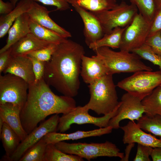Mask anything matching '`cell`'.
<instances>
[{
  "label": "cell",
  "mask_w": 161,
  "mask_h": 161,
  "mask_svg": "<svg viewBox=\"0 0 161 161\" xmlns=\"http://www.w3.org/2000/svg\"><path fill=\"white\" fill-rule=\"evenodd\" d=\"M4 122L2 119L0 117V133H1Z\"/></svg>",
  "instance_id": "44"
},
{
  "label": "cell",
  "mask_w": 161,
  "mask_h": 161,
  "mask_svg": "<svg viewBox=\"0 0 161 161\" xmlns=\"http://www.w3.org/2000/svg\"><path fill=\"white\" fill-rule=\"evenodd\" d=\"M11 47L0 53V74L3 72L7 66L11 56Z\"/></svg>",
  "instance_id": "39"
},
{
  "label": "cell",
  "mask_w": 161,
  "mask_h": 161,
  "mask_svg": "<svg viewBox=\"0 0 161 161\" xmlns=\"http://www.w3.org/2000/svg\"><path fill=\"white\" fill-rule=\"evenodd\" d=\"M27 56L32 62L33 71L35 76V82H36L43 78L45 62L40 61L33 57Z\"/></svg>",
  "instance_id": "37"
},
{
  "label": "cell",
  "mask_w": 161,
  "mask_h": 161,
  "mask_svg": "<svg viewBox=\"0 0 161 161\" xmlns=\"http://www.w3.org/2000/svg\"><path fill=\"white\" fill-rule=\"evenodd\" d=\"M81 45L66 39L58 44L50 60L45 62L43 78L49 86L64 95L73 97L78 93L80 82Z\"/></svg>",
  "instance_id": "1"
},
{
  "label": "cell",
  "mask_w": 161,
  "mask_h": 161,
  "mask_svg": "<svg viewBox=\"0 0 161 161\" xmlns=\"http://www.w3.org/2000/svg\"><path fill=\"white\" fill-rule=\"evenodd\" d=\"M151 22L138 13L123 33L120 50L131 52L144 44L149 34Z\"/></svg>",
  "instance_id": "10"
},
{
  "label": "cell",
  "mask_w": 161,
  "mask_h": 161,
  "mask_svg": "<svg viewBox=\"0 0 161 161\" xmlns=\"http://www.w3.org/2000/svg\"><path fill=\"white\" fill-rule=\"evenodd\" d=\"M129 145L126 148V150L128 151H125V155L124 156V157L123 159L121 160L122 161H128V160L129 156L130 151L131 150L132 147L134 146V143H132L129 144Z\"/></svg>",
  "instance_id": "42"
},
{
  "label": "cell",
  "mask_w": 161,
  "mask_h": 161,
  "mask_svg": "<svg viewBox=\"0 0 161 161\" xmlns=\"http://www.w3.org/2000/svg\"><path fill=\"white\" fill-rule=\"evenodd\" d=\"M126 27L114 28L110 33L104 34L101 38L91 44L88 47L93 51L103 47H107L113 49L119 48L122 34Z\"/></svg>",
  "instance_id": "25"
},
{
  "label": "cell",
  "mask_w": 161,
  "mask_h": 161,
  "mask_svg": "<svg viewBox=\"0 0 161 161\" xmlns=\"http://www.w3.org/2000/svg\"><path fill=\"white\" fill-rule=\"evenodd\" d=\"M58 44L51 43L47 47L40 50L32 52L27 55L42 61H49L55 50Z\"/></svg>",
  "instance_id": "33"
},
{
  "label": "cell",
  "mask_w": 161,
  "mask_h": 161,
  "mask_svg": "<svg viewBox=\"0 0 161 161\" xmlns=\"http://www.w3.org/2000/svg\"><path fill=\"white\" fill-rule=\"evenodd\" d=\"M30 32L40 39L50 43L58 44L66 39L55 32L42 27L30 19Z\"/></svg>",
  "instance_id": "27"
},
{
  "label": "cell",
  "mask_w": 161,
  "mask_h": 161,
  "mask_svg": "<svg viewBox=\"0 0 161 161\" xmlns=\"http://www.w3.org/2000/svg\"><path fill=\"white\" fill-rule=\"evenodd\" d=\"M83 159L79 156L65 153L58 149L55 144H48L44 161H82Z\"/></svg>",
  "instance_id": "29"
},
{
  "label": "cell",
  "mask_w": 161,
  "mask_h": 161,
  "mask_svg": "<svg viewBox=\"0 0 161 161\" xmlns=\"http://www.w3.org/2000/svg\"><path fill=\"white\" fill-rule=\"evenodd\" d=\"M21 111L20 108L11 103L0 104V117L4 123L14 131L21 141L28 134L24 129L21 124L20 117Z\"/></svg>",
  "instance_id": "19"
},
{
  "label": "cell",
  "mask_w": 161,
  "mask_h": 161,
  "mask_svg": "<svg viewBox=\"0 0 161 161\" xmlns=\"http://www.w3.org/2000/svg\"><path fill=\"white\" fill-rule=\"evenodd\" d=\"M117 86L143 99L161 86V71L142 70L119 82Z\"/></svg>",
  "instance_id": "6"
},
{
  "label": "cell",
  "mask_w": 161,
  "mask_h": 161,
  "mask_svg": "<svg viewBox=\"0 0 161 161\" xmlns=\"http://www.w3.org/2000/svg\"><path fill=\"white\" fill-rule=\"evenodd\" d=\"M49 86L43 78L29 84L27 99L20 113L23 127L28 134L48 116L66 114L76 107L73 97L58 96Z\"/></svg>",
  "instance_id": "2"
},
{
  "label": "cell",
  "mask_w": 161,
  "mask_h": 161,
  "mask_svg": "<svg viewBox=\"0 0 161 161\" xmlns=\"http://www.w3.org/2000/svg\"><path fill=\"white\" fill-rule=\"evenodd\" d=\"M108 74L107 69L96 55L82 56L80 74L85 83L90 84Z\"/></svg>",
  "instance_id": "17"
},
{
  "label": "cell",
  "mask_w": 161,
  "mask_h": 161,
  "mask_svg": "<svg viewBox=\"0 0 161 161\" xmlns=\"http://www.w3.org/2000/svg\"><path fill=\"white\" fill-rule=\"evenodd\" d=\"M120 103V101L112 112L100 117L90 115L88 113L89 110L85 105L83 106H76L70 112L60 117L57 130L60 132L64 133L69 129L71 125L74 124H91L99 128L107 127L109 126L110 120L117 114Z\"/></svg>",
  "instance_id": "9"
},
{
  "label": "cell",
  "mask_w": 161,
  "mask_h": 161,
  "mask_svg": "<svg viewBox=\"0 0 161 161\" xmlns=\"http://www.w3.org/2000/svg\"><path fill=\"white\" fill-rule=\"evenodd\" d=\"M145 113L149 116H161V86L155 89L142 100Z\"/></svg>",
  "instance_id": "26"
},
{
  "label": "cell",
  "mask_w": 161,
  "mask_h": 161,
  "mask_svg": "<svg viewBox=\"0 0 161 161\" xmlns=\"http://www.w3.org/2000/svg\"><path fill=\"white\" fill-rule=\"evenodd\" d=\"M94 51L107 69L109 74L153 70L142 62L139 55L132 52L115 51L107 47H99Z\"/></svg>",
  "instance_id": "4"
},
{
  "label": "cell",
  "mask_w": 161,
  "mask_h": 161,
  "mask_svg": "<svg viewBox=\"0 0 161 161\" xmlns=\"http://www.w3.org/2000/svg\"><path fill=\"white\" fill-rule=\"evenodd\" d=\"M112 75H106L89 84L90 98L85 106L98 115L109 114L119 103Z\"/></svg>",
  "instance_id": "3"
},
{
  "label": "cell",
  "mask_w": 161,
  "mask_h": 161,
  "mask_svg": "<svg viewBox=\"0 0 161 161\" xmlns=\"http://www.w3.org/2000/svg\"><path fill=\"white\" fill-rule=\"evenodd\" d=\"M15 7L11 2H5L0 0V14L1 15H6L10 13Z\"/></svg>",
  "instance_id": "40"
},
{
  "label": "cell",
  "mask_w": 161,
  "mask_h": 161,
  "mask_svg": "<svg viewBox=\"0 0 161 161\" xmlns=\"http://www.w3.org/2000/svg\"><path fill=\"white\" fill-rule=\"evenodd\" d=\"M49 11L44 6L32 1L30 8L27 12L30 19L40 25L52 30L64 38L72 36L70 32L60 26L50 17Z\"/></svg>",
  "instance_id": "15"
},
{
  "label": "cell",
  "mask_w": 161,
  "mask_h": 161,
  "mask_svg": "<svg viewBox=\"0 0 161 161\" xmlns=\"http://www.w3.org/2000/svg\"><path fill=\"white\" fill-rule=\"evenodd\" d=\"M60 117L58 114L53 115L35 128L21 141L8 161H18L31 147L39 141L48 133L56 132Z\"/></svg>",
  "instance_id": "12"
},
{
  "label": "cell",
  "mask_w": 161,
  "mask_h": 161,
  "mask_svg": "<svg viewBox=\"0 0 161 161\" xmlns=\"http://www.w3.org/2000/svg\"><path fill=\"white\" fill-rule=\"evenodd\" d=\"M20 0H10L15 7L17 3ZM38 1L43 4L48 5L55 7V10L64 11L70 8L69 4L67 0H32Z\"/></svg>",
  "instance_id": "34"
},
{
  "label": "cell",
  "mask_w": 161,
  "mask_h": 161,
  "mask_svg": "<svg viewBox=\"0 0 161 161\" xmlns=\"http://www.w3.org/2000/svg\"><path fill=\"white\" fill-rule=\"evenodd\" d=\"M47 144L43 137L29 148L19 161H44Z\"/></svg>",
  "instance_id": "30"
},
{
  "label": "cell",
  "mask_w": 161,
  "mask_h": 161,
  "mask_svg": "<svg viewBox=\"0 0 161 161\" xmlns=\"http://www.w3.org/2000/svg\"><path fill=\"white\" fill-rule=\"evenodd\" d=\"M145 43L149 46L155 53L161 56V30L148 36Z\"/></svg>",
  "instance_id": "35"
},
{
  "label": "cell",
  "mask_w": 161,
  "mask_h": 161,
  "mask_svg": "<svg viewBox=\"0 0 161 161\" xmlns=\"http://www.w3.org/2000/svg\"><path fill=\"white\" fill-rule=\"evenodd\" d=\"M50 44L40 39L30 32L11 47V55L12 56L27 55L32 52L45 48Z\"/></svg>",
  "instance_id": "21"
},
{
  "label": "cell",
  "mask_w": 161,
  "mask_h": 161,
  "mask_svg": "<svg viewBox=\"0 0 161 161\" xmlns=\"http://www.w3.org/2000/svg\"><path fill=\"white\" fill-rule=\"evenodd\" d=\"M137 124L142 130L161 137V116L145 114L137 120Z\"/></svg>",
  "instance_id": "28"
},
{
  "label": "cell",
  "mask_w": 161,
  "mask_h": 161,
  "mask_svg": "<svg viewBox=\"0 0 161 161\" xmlns=\"http://www.w3.org/2000/svg\"><path fill=\"white\" fill-rule=\"evenodd\" d=\"M128 0L134 5L140 13L147 20L151 22L157 11L154 0Z\"/></svg>",
  "instance_id": "31"
},
{
  "label": "cell",
  "mask_w": 161,
  "mask_h": 161,
  "mask_svg": "<svg viewBox=\"0 0 161 161\" xmlns=\"http://www.w3.org/2000/svg\"><path fill=\"white\" fill-rule=\"evenodd\" d=\"M131 52L137 55L141 59L148 60L154 64L158 66L161 71V56L155 53L147 44L145 43Z\"/></svg>",
  "instance_id": "32"
},
{
  "label": "cell",
  "mask_w": 161,
  "mask_h": 161,
  "mask_svg": "<svg viewBox=\"0 0 161 161\" xmlns=\"http://www.w3.org/2000/svg\"><path fill=\"white\" fill-rule=\"evenodd\" d=\"M79 14L83 21L85 42L89 46L100 39L104 34L99 21L92 12L76 5H72Z\"/></svg>",
  "instance_id": "14"
},
{
  "label": "cell",
  "mask_w": 161,
  "mask_h": 161,
  "mask_svg": "<svg viewBox=\"0 0 161 161\" xmlns=\"http://www.w3.org/2000/svg\"><path fill=\"white\" fill-rule=\"evenodd\" d=\"M29 84L22 78L7 73L0 75V104L11 103L21 110L27 99Z\"/></svg>",
  "instance_id": "8"
},
{
  "label": "cell",
  "mask_w": 161,
  "mask_h": 161,
  "mask_svg": "<svg viewBox=\"0 0 161 161\" xmlns=\"http://www.w3.org/2000/svg\"><path fill=\"white\" fill-rule=\"evenodd\" d=\"M3 73L11 74L20 77L29 84L35 82L32 62L27 55L11 56Z\"/></svg>",
  "instance_id": "16"
},
{
  "label": "cell",
  "mask_w": 161,
  "mask_h": 161,
  "mask_svg": "<svg viewBox=\"0 0 161 161\" xmlns=\"http://www.w3.org/2000/svg\"><path fill=\"white\" fill-rule=\"evenodd\" d=\"M32 0H20L15 7L8 14L0 17V38L3 37L16 19L30 9Z\"/></svg>",
  "instance_id": "22"
},
{
  "label": "cell",
  "mask_w": 161,
  "mask_h": 161,
  "mask_svg": "<svg viewBox=\"0 0 161 161\" xmlns=\"http://www.w3.org/2000/svg\"><path fill=\"white\" fill-rule=\"evenodd\" d=\"M141 98L127 92L121 98L117 114L109 120V126L113 129L120 128V123L123 120H138L145 113Z\"/></svg>",
  "instance_id": "11"
},
{
  "label": "cell",
  "mask_w": 161,
  "mask_h": 161,
  "mask_svg": "<svg viewBox=\"0 0 161 161\" xmlns=\"http://www.w3.org/2000/svg\"><path fill=\"white\" fill-rule=\"evenodd\" d=\"M134 4H128L122 1L113 9L108 11L92 13L100 22L104 34L110 33L116 27H125L132 22L138 13Z\"/></svg>",
  "instance_id": "7"
},
{
  "label": "cell",
  "mask_w": 161,
  "mask_h": 161,
  "mask_svg": "<svg viewBox=\"0 0 161 161\" xmlns=\"http://www.w3.org/2000/svg\"><path fill=\"white\" fill-rule=\"evenodd\" d=\"M69 4L76 5L89 11L101 12L111 10L117 4L116 0H67Z\"/></svg>",
  "instance_id": "24"
},
{
  "label": "cell",
  "mask_w": 161,
  "mask_h": 161,
  "mask_svg": "<svg viewBox=\"0 0 161 161\" xmlns=\"http://www.w3.org/2000/svg\"><path fill=\"white\" fill-rule=\"evenodd\" d=\"M161 30V10H157V13L151 22L148 36Z\"/></svg>",
  "instance_id": "38"
},
{
  "label": "cell",
  "mask_w": 161,
  "mask_h": 161,
  "mask_svg": "<svg viewBox=\"0 0 161 161\" xmlns=\"http://www.w3.org/2000/svg\"><path fill=\"white\" fill-rule=\"evenodd\" d=\"M150 156L153 161H161V147L153 148Z\"/></svg>",
  "instance_id": "41"
},
{
  "label": "cell",
  "mask_w": 161,
  "mask_h": 161,
  "mask_svg": "<svg viewBox=\"0 0 161 161\" xmlns=\"http://www.w3.org/2000/svg\"><path fill=\"white\" fill-rule=\"evenodd\" d=\"M113 129L112 127L109 126L106 127L99 128L88 131H78L68 134L50 132L46 134L43 138L47 144H55L59 142L69 140H76L86 137L100 136L111 133Z\"/></svg>",
  "instance_id": "18"
},
{
  "label": "cell",
  "mask_w": 161,
  "mask_h": 161,
  "mask_svg": "<svg viewBox=\"0 0 161 161\" xmlns=\"http://www.w3.org/2000/svg\"><path fill=\"white\" fill-rule=\"evenodd\" d=\"M120 128L124 132V144L137 143L153 148L161 147V137L158 139L154 135L145 132L134 121L130 120L126 125Z\"/></svg>",
  "instance_id": "13"
},
{
  "label": "cell",
  "mask_w": 161,
  "mask_h": 161,
  "mask_svg": "<svg viewBox=\"0 0 161 161\" xmlns=\"http://www.w3.org/2000/svg\"><path fill=\"white\" fill-rule=\"evenodd\" d=\"M30 18L27 13L18 17L8 32V36L5 45L0 50V53L11 47L14 44L30 33Z\"/></svg>",
  "instance_id": "20"
},
{
  "label": "cell",
  "mask_w": 161,
  "mask_h": 161,
  "mask_svg": "<svg viewBox=\"0 0 161 161\" xmlns=\"http://www.w3.org/2000/svg\"><path fill=\"white\" fill-rule=\"evenodd\" d=\"M153 148L137 144V152L134 161H150L149 158Z\"/></svg>",
  "instance_id": "36"
},
{
  "label": "cell",
  "mask_w": 161,
  "mask_h": 161,
  "mask_svg": "<svg viewBox=\"0 0 161 161\" xmlns=\"http://www.w3.org/2000/svg\"><path fill=\"white\" fill-rule=\"evenodd\" d=\"M56 147L63 152L76 155L90 161L100 157H115L122 160L124 154L114 143L106 141L103 143H67L64 141L55 144Z\"/></svg>",
  "instance_id": "5"
},
{
  "label": "cell",
  "mask_w": 161,
  "mask_h": 161,
  "mask_svg": "<svg viewBox=\"0 0 161 161\" xmlns=\"http://www.w3.org/2000/svg\"><path fill=\"white\" fill-rule=\"evenodd\" d=\"M157 10H161V0H154Z\"/></svg>",
  "instance_id": "43"
},
{
  "label": "cell",
  "mask_w": 161,
  "mask_h": 161,
  "mask_svg": "<svg viewBox=\"0 0 161 161\" xmlns=\"http://www.w3.org/2000/svg\"><path fill=\"white\" fill-rule=\"evenodd\" d=\"M0 137L5 152L4 158L7 160L16 150L21 140L14 131L4 123Z\"/></svg>",
  "instance_id": "23"
}]
</instances>
